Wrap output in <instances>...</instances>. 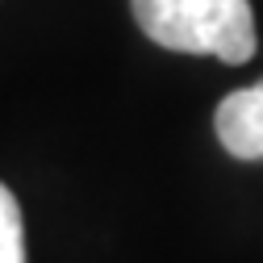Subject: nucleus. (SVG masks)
I'll return each instance as SVG.
<instances>
[{"instance_id":"obj_1","label":"nucleus","mask_w":263,"mask_h":263,"mask_svg":"<svg viewBox=\"0 0 263 263\" xmlns=\"http://www.w3.org/2000/svg\"><path fill=\"white\" fill-rule=\"evenodd\" d=\"M138 29L180 54H213L221 63H247L255 54L251 0H129Z\"/></svg>"},{"instance_id":"obj_2","label":"nucleus","mask_w":263,"mask_h":263,"mask_svg":"<svg viewBox=\"0 0 263 263\" xmlns=\"http://www.w3.org/2000/svg\"><path fill=\"white\" fill-rule=\"evenodd\" d=\"M213 129L234 159H263V80L230 92L217 105Z\"/></svg>"},{"instance_id":"obj_3","label":"nucleus","mask_w":263,"mask_h":263,"mask_svg":"<svg viewBox=\"0 0 263 263\" xmlns=\"http://www.w3.org/2000/svg\"><path fill=\"white\" fill-rule=\"evenodd\" d=\"M0 263H25V230H21V205L0 184Z\"/></svg>"}]
</instances>
